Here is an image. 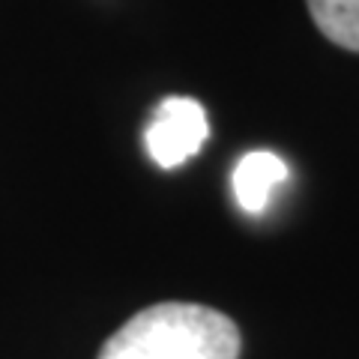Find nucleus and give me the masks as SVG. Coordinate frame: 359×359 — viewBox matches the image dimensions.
<instances>
[{"label":"nucleus","instance_id":"1","mask_svg":"<svg viewBox=\"0 0 359 359\" xmlns=\"http://www.w3.org/2000/svg\"><path fill=\"white\" fill-rule=\"evenodd\" d=\"M240 330L228 314L195 302L138 311L105 341L99 359H237Z\"/></svg>","mask_w":359,"mask_h":359},{"label":"nucleus","instance_id":"2","mask_svg":"<svg viewBox=\"0 0 359 359\" xmlns=\"http://www.w3.org/2000/svg\"><path fill=\"white\" fill-rule=\"evenodd\" d=\"M210 123L204 105L189 96H171L156 105L150 126L144 132V144L159 168H177L204 147Z\"/></svg>","mask_w":359,"mask_h":359},{"label":"nucleus","instance_id":"3","mask_svg":"<svg viewBox=\"0 0 359 359\" xmlns=\"http://www.w3.org/2000/svg\"><path fill=\"white\" fill-rule=\"evenodd\" d=\"M290 177L287 165L269 150L245 153L233 168V198L249 216H261L273 201V192Z\"/></svg>","mask_w":359,"mask_h":359},{"label":"nucleus","instance_id":"4","mask_svg":"<svg viewBox=\"0 0 359 359\" xmlns=\"http://www.w3.org/2000/svg\"><path fill=\"white\" fill-rule=\"evenodd\" d=\"M311 21L330 42L359 51V0H306Z\"/></svg>","mask_w":359,"mask_h":359}]
</instances>
